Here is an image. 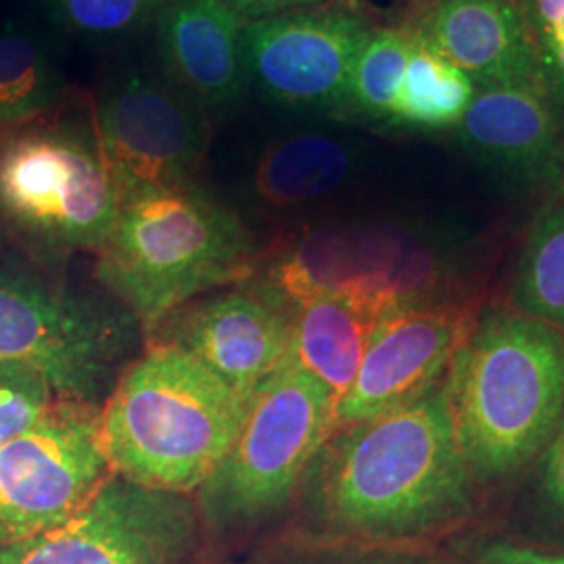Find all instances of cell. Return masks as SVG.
Segmentation results:
<instances>
[{
    "label": "cell",
    "instance_id": "obj_1",
    "mask_svg": "<svg viewBox=\"0 0 564 564\" xmlns=\"http://www.w3.org/2000/svg\"><path fill=\"white\" fill-rule=\"evenodd\" d=\"M442 383L393 412L339 426L323 445L303 484L318 521L335 538L408 544L470 514L477 481Z\"/></svg>",
    "mask_w": 564,
    "mask_h": 564
},
{
    "label": "cell",
    "instance_id": "obj_2",
    "mask_svg": "<svg viewBox=\"0 0 564 564\" xmlns=\"http://www.w3.org/2000/svg\"><path fill=\"white\" fill-rule=\"evenodd\" d=\"M442 384L475 481L512 475L544 452L563 421L564 330L514 307H491Z\"/></svg>",
    "mask_w": 564,
    "mask_h": 564
},
{
    "label": "cell",
    "instance_id": "obj_3",
    "mask_svg": "<svg viewBox=\"0 0 564 564\" xmlns=\"http://www.w3.org/2000/svg\"><path fill=\"white\" fill-rule=\"evenodd\" d=\"M251 403L178 345L153 341L101 408L107 460L130 484L193 496L239 437Z\"/></svg>",
    "mask_w": 564,
    "mask_h": 564
},
{
    "label": "cell",
    "instance_id": "obj_4",
    "mask_svg": "<svg viewBox=\"0 0 564 564\" xmlns=\"http://www.w3.org/2000/svg\"><path fill=\"white\" fill-rule=\"evenodd\" d=\"M97 256V279L144 330L253 270L241 218L193 182L123 199Z\"/></svg>",
    "mask_w": 564,
    "mask_h": 564
},
{
    "label": "cell",
    "instance_id": "obj_5",
    "mask_svg": "<svg viewBox=\"0 0 564 564\" xmlns=\"http://www.w3.org/2000/svg\"><path fill=\"white\" fill-rule=\"evenodd\" d=\"M121 207L95 99L65 97L0 132V230L42 256L99 251Z\"/></svg>",
    "mask_w": 564,
    "mask_h": 564
},
{
    "label": "cell",
    "instance_id": "obj_6",
    "mask_svg": "<svg viewBox=\"0 0 564 564\" xmlns=\"http://www.w3.org/2000/svg\"><path fill=\"white\" fill-rule=\"evenodd\" d=\"M335 431L333 393L289 360L258 391L239 437L199 487L202 521L224 531L281 510Z\"/></svg>",
    "mask_w": 564,
    "mask_h": 564
},
{
    "label": "cell",
    "instance_id": "obj_7",
    "mask_svg": "<svg viewBox=\"0 0 564 564\" xmlns=\"http://www.w3.org/2000/svg\"><path fill=\"white\" fill-rule=\"evenodd\" d=\"M141 324L41 276L0 270V366L42 377L65 400L99 405L126 370ZM142 330V328H141Z\"/></svg>",
    "mask_w": 564,
    "mask_h": 564
},
{
    "label": "cell",
    "instance_id": "obj_8",
    "mask_svg": "<svg viewBox=\"0 0 564 564\" xmlns=\"http://www.w3.org/2000/svg\"><path fill=\"white\" fill-rule=\"evenodd\" d=\"M447 276V253L416 226L326 224L289 242L268 268L263 293L291 310L321 293H358L408 307L429 302Z\"/></svg>",
    "mask_w": 564,
    "mask_h": 564
},
{
    "label": "cell",
    "instance_id": "obj_9",
    "mask_svg": "<svg viewBox=\"0 0 564 564\" xmlns=\"http://www.w3.org/2000/svg\"><path fill=\"white\" fill-rule=\"evenodd\" d=\"M113 475L101 437V405L59 398L0 445V547L76 517Z\"/></svg>",
    "mask_w": 564,
    "mask_h": 564
},
{
    "label": "cell",
    "instance_id": "obj_10",
    "mask_svg": "<svg viewBox=\"0 0 564 564\" xmlns=\"http://www.w3.org/2000/svg\"><path fill=\"white\" fill-rule=\"evenodd\" d=\"M202 512L191 496L111 475L69 521L0 547V564H193Z\"/></svg>",
    "mask_w": 564,
    "mask_h": 564
},
{
    "label": "cell",
    "instance_id": "obj_11",
    "mask_svg": "<svg viewBox=\"0 0 564 564\" xmlns=\"http://www.w3.org/2000/svg\"><path fill=\"white\" fill-rule=\"evenodd\" d=\"M105 158L121 202L144 191L193 182L209 144L205 109L165 76L126 69L95 99Z\"/></svg>",
    "mask_w": 564,
    "mask_h": 564
},
{
    "label": "cell",
    "instance_id": "obj_12",
    "mask_svg": "<svg viewBox=\"0 0 564 564\" xmlns=\"http://www.w3.org/2000/svg\"><path fill=\"white\" fill-rule=\"evenodd\" d=\"M372 28L345 2L247 21L249 82L276 107L345 113L354 65Z\"/></svg>",
    "mask_w": 564,
    "mask_h": 564
},
{
    "label": "cell",
    "instance_id": "obj_13",
    "mask_svg": "<svg viewBox=\"0 0 564 564\" xmlns=\"http://www.w3.org/2000/svg\"><path fill=\"white\" fill-rule=\"evenodd\" d=\"M479 316L475 302L414 303L389 314L337 405V429L393 412L435 389Z\"/></svg>",
    "mask_w": 564,
    "mask_h": 564
},
{
    "label": "cell",
    "instance_id": "obj_14",
    "mask_svg": "<svg viewBox=\"0 0 564 564\" xmlns=\"http://www.w3.org/2000/svg\"><path fill=\"white\" fill-rule=\"evenodd\" d=\"M162 324L167 328L158 341L178 345L247 400L291 356V314L262 289L184 305Z\"/></svg>",
    "mask_w": 564,
    "mask_h": 564
},
{
    "label": "cell",
    "instance_id": "obj_15",
    "mask_svg": "<svg viewBox=\"0 0 564 564\" xmlns=\"http://www.w3.org/2000/svg\"><path fill=\"white\" fill-rule=\"evenodd\" d=\"M454 137L508 181L564 184V109L540 84L477 90Z\"/></svg>",
    "mask_w": 564,
    "mask_h": 564
},
{
    "label": "cell",
    "instance_id": "obj_16",
    "mask_svg": "<svg viewBox=\"0 0 564 564\" xmlns=\"http://www.w3.org/2000/svg\"><path fill=\"white\" fill-rule=\"evenodd\" d=\"M408 25L456 65L475 90L540 84L517 0H431Z\"/></svg>",
    "mask_w": 564,
    "mask_h": 564
},
{
    "label": "cell",
    "instance_id": "obj_17",
    "mask_svg": "<svg viewBox=\"0 0 564 564\" xmlns=\"http://www.w3.org/2000/svg\"><path fill=\"white\" fill-rule=\"evenodd\" d=\"M163 76L205 111L241 97L247 21L226 0H167L155 20Z\"/></svg>",
    "mask_w": 564,
    "mask_h": 564
},
{
    "label": "cell",
    "instance_id": "obj_18",
    "mask_svg": "<svg viewBox=\"0 0 564 564\" xmlns=\"http://www.w3.org/2000/svg\"><path fill=\"white\" fill-rule=\"evenodd\" d=\"M393 312L398 307L358 293L330 291L305 300L291 310L289 360L326 384L339 405L379 324Z\"/></svg>",
    "mask_w": 564,
    "mask_h": 564
},
{
    "label": "cell",
    "instance_id": "obj_19",
    "mask_svg": "<svg viewBox=\"0 0 564 564\" xmlns=\"http://www.w3.org/2000/svg\"><path fill=\"white\" fill-rule=\"evenodd\" d=\"M356 142L326 128L293 130L268 142L253 167V193L270 209H295L339 191L356 167Z\"/></svg>",
    "mask_w": 564,
    "mask_h": 564
},
{
    "label": "cell",
    "instance_id": "obj_20",
    "mask_svg": "<svg viewBox=\"0 0 564 564\" xmlns=\"http://www.w3.org/2000/svg\"><path fill=\"white\" fill-rule=\"evenodd\" d=\"M63 99V69L41 32L18 23L0 28V132L41 116Z\"/></svg>",
    "mask_w": 564,
    "mask_h": 564
},
{
    "label": "cell",
    "instance_id": "obj_21",
    "mask_svg": "<svg viewBox=\"0 0 564 564\" xmlns=\"http://www.w3.org/2000/svg\"><path fill=\"white\" fill-rule=\"evenodd\" d=\"M403 25L410 34V55L391 128L424 132L454 130L477 90L412 25Z\"/></svg>",
    "mask_w": 564,
    "mask_h": 564
},
{
    "label": "cell",
    "instance_id": "obj_22",
    "mask_svg": "<svg viewBox=\"0 0 564 564\" xmlns=\"http://www.w3.org/2000/svg\"><path fill=\"white\" fill-rule=\"evenodd\" d=\"M510 300L514 310L564 330V202L550 203L531 224Z\"/></svg>",
    "mask_w": 564,
    "mask_h": 564
},
{
    "label": "cell",
    "instance_id": "obj_23",
    "mask_svg": "<svg viewBox=\"0 0 564 564\" xmlns=\"http://www.w3.org/2000/svg\"><path fill=\"white\" fill-rule=\"evenodd\" d=\"M410 55V34L400 28H372L354 65L345 113L391 126Z\"/></svg>",
    "mask_w": 564,
    "mask_h": 564
},
{
    "label": "cell",
    "instance_id": "obj_24",
    "mask_svg": "<svg viewBox=\"0 0 564 564\" xmlns=\"http://www.w3.org/2000/svg\"><path fill=\"white\" fill-rule=\"evenodd\" d=\"M328 564H564V556L510 542L423 550L410 544L345 542L318 552Z\"/></svg>",
    "mask_w": 564,
    "mask_h": 564
},
{
    "label": "cell",
    "instance_id": "obj_25",
    "mask_svg": "<svg viewBox=\"0 0 564 564\" xmlns=\"http://www.w3.org/2000/svg\"><path fill=\"white\" fill-rule=\"evenodd\" d=\"M167 0H46L63 32L86 41L128 39L153 25Z\"/></svg>",
    "mask_w": 564,
    "mask_h": 564
},
{
    "label": "cell",
    "instance_id": "obj_26",
    "mask_svg": "<svg viewBox=\"0 0 564 564\" xmlns=\"http://www.w3.org/2000/svg\"><path fill=\"white\" fill-rule=\"evenodd\" d=\"M545 93L564 109V0H517Z\"/></svg>",
    "mask_w": 564,
    "mask_h": 564
},
{
    "label": "cell",
    "instance_id": "obj_27",
    "mask_svg": "<svg viewBox=\"0 0 564 564\" xmlns=\"http://www.w3.org/2000/svg\"><path fill=\"white\" fill-rule=\"evenodd\" d=\"M55 400L59 395L39 375L15 366H0V445L39 423Z\"/></svg>",
    "mask_w": 564,
    "mask_h": 564
},
{
    "label": "cell",
    "instance_id": "obj_28",
    "mask_svg": "<svg viewBox=\"0 0 564 564\" xmlns=\"http://www.w3.org/2000/svg\"><path fill=\"white\" fill-rule=\"evenodd\" d=\"M540 496L547 514L564 524V416L544 447Z\"/></svg>",
    "mask_w": 564,
    "mask_h": 564
},
{
    "label": "cell",
    "instance_id": "obj_29",
    "mask_svg": "<svg viewBox=\"0 0 564 564\" xmlns=\"http://www.w3.org/2000/svg\"><path fill=\"white\" fill-rule=\"evenodd\" d=\"M245 21L265 20L291 11L321 7L323 0H226Z\"/></svg>",
    "mask_w": 564,
    "mask_h": 564
},
{
    "label": "cell",
    "instance_id": "obj_30",
    "mask_svg": "<svg viewBox=\"0 0 564 564\" xmlns=\"http://www.w3.org/2000/svg\"><path fill=\"white\" fill-rule=\"evenodd\" d=\"M349 9H360V0H343Z\"/></svg>",
    "mask_w": 564,
    "mask_h": 564
}]
</instances>
